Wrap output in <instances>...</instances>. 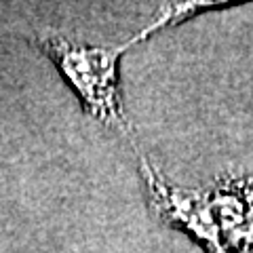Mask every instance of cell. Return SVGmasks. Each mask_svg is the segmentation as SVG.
Here are the masks:
<instances>
[{"label":"cell","mask_w":253,"mask_h":253,"mask_svg":"<svg viewBox=\"0 0 253 253\" xmlns=\"http://www.w3.org/2000/svg\"><path fill=\"white\" fill-rule=\"evenodd\" d=\"M141 38H146V32L116 46H86L59 36H49L42 38L41 44L81 95L86 110L110 129L129 135L131 126L125 118L118 91V61L121 55Z\"/></svg>","instance_id":"obj_2"},{"label":"cell","mask_w":253,"mask_h":253,"mask_svg":"<svg viewBox=\"0 0 253 253\" xmlns=\"http://www.w3.org/2000/svg\"><path fill=\"white\" fill-rule=\"evenodd\" d=\"M141 173L150 207L163 221L181 226L207 253H253V177H224L184 190L167 184L146 158Z\"/></svg>","instance_id":"obj_1"}]
</instances>
